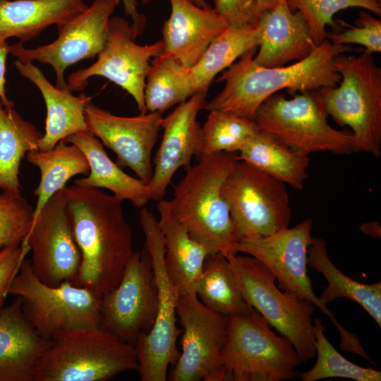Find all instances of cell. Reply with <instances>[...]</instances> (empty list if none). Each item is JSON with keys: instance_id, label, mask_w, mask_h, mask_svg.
<instances>
[{"instance_id": "obj_1", "label": "cell", "mask_w": 381, "mask_h": 381, "mask_svg": "<svg viewBox=\"0 0 381 381\" xmlns=\"http://www.w3.org/2000/svg\"><path fill=\"white\" fill-rule=\"evenodd\" d=\"M80 264L73 284L102 297L119 283L133 250L132 230L122 200L74 184L64 188Z\"/></svg>"}, {"instance_id": "obj_2", "label": "cell", "mask_w": 381, "mask_h": 381, "mask_svg": "<svg viewBox=\"0 0 381 381\" xmlns=\"http://www.w3.org/2000/svg\"><path fill=\"white\" fill-rule=\"evenodd\" d=\"M257 47L250 49L222 71L217 81L224 82L222 90L203 109L229 112L254 121L258 109L271 95L286 90L297 93L335 87L340 80L334 58L353 49L349 45H336L327 39L318 44L306 58L281 67H262L253 57Z\"/></svg>"}, {"instance_id": "obj_3", "label": "cell", "mask_w": 381, "mask_h": 381, "mask_svg": "<svg viewBox=\"0 0 381 381\" xmlns=\"http://www.w3.org/2000/svg\"><path fill=\"white\" fill-rule=\"evenodd\" d=\"M198 159L185 169L168 201L175 218L209 255L221 253L227 258L236 254L237 240L222 186L237 155L217 152Z\"/></svg>"}, {"instance_id": "obj_4", "label": "cell", "mask_w": 381, "mask_h": 381, "mask_svg": "<svg viewBox=\"0 0 381 381\" xmlns=\"http://www.w3.org/2000/svg\"><path fill=\"white\" fill-rule=\"evenodd\" d=\"M134 346L100 327L71 329L51 339L34 381H107L137 370Z\"/></svg>"}, {"instance_id": "obj_5", "label": "cell", "mask_w": 381, "mask_h": 381, "mask_svg": "<svg viewBox=\"0 0 381 381\" xmlns=\"http://www.w3.org/2000/svg\"><path fill=\"white\" fill-rule=\"evenodd\" d=\"M254 308L230 318L227 341L209 381H282L294 379L302 361L289 339L276 334Z\"/></svg>"}, {"instance_id": "obj_6", "label": "cell", "mask_w": 381, "mask_h": 381, "mask_svg": "<svg viewBox=\"0 0 381 381\" xmlns=\"http://www.w3.org/2000/svg\"><path fill=\"white\" fill-rule=\"evenodd\" d=\"M339 85L319 89L328 116L349 126L357 152L381 154V68L373 54L342 53L334 58Z\"/></svg>"}, {"instance_id": "obj_7", "label": "cell", "mask_w": 381, "mask_h": 381, "mask_svg": "<svg viewBox=\"0 0 381 381\" xmlns=\"http://www.w3.org/2000/svg\"><path fill=\"white\" fill-rule=\"evenodd\" d=\"M328 116L317 90L297 93L291 99L282 93L271 95L258 109L254 121L260 131L303 155L357 152L351 132L334 128Z\"/></svg>"}, {"instance_id": "obj_8", "label": "cell", "mask_w": 381, "mask_h": 381, "mask_svg": "<svg viewBox=\"0 0 381 381\" xmlns=\"http://www.w3.org/2000/svg\"><path fill=\"white\" fill-rule=\"evenodd\" d=\"M8 294L20 298L25 317L47 339L71 329L99 327L102 298L71 282L56 286L44 284L25 258L11 283Z\"/></svg>"}, {"instance_id": "obj_9", "label": "cell", "mask_w": 381, "mask_h": 381, "mask_svg": "<svg viewBox=\"0 0 381 381\" xmlns=\"http://www.w3.org/2000/svg\"><path fill=\"white\" fill-rule=\"evenodd\" d=\"M227 258L248 305L290 340L302 363L314 358L315 306L279 289L274 276L255 258L236 253Z\"/></svg>"}, {"instance_id": "obj_10", "label": "cell", "mask_w": 381, "mask_h": 381, "mask_svg": "<svg viewBox=\"0 0 381 381\" xmlns=\"http://www.w3.org/2000/svg\"><path fill=\"white\" fill-rule=\"evenodd\" d=\"M140 222L149 253L158 294L154 325L149 333L138 337L135 348L142 381H165L168 368L177 360L176 344L182 329L176 325L179 290L172 283L165 264L164 238L158 219L145 207L140 210Z\"/></svg>"}, {"instance_id": "obj_11", "label": "cell", "mask_w": 381, "mask_h": 381, "mask_svg": "<svg viewBox=\"0 0 381 381\" xmlns=\"http://www.w3.org/2000/svg\"><path fill=\"white\" fill-rule=\"evenodd\" d=\"M237 242L289 227L291 210L286 184L236 159L222 186Z\"/></svg>"}, {"instance_id": "obj_12", "label": "cell", "mask_w": 381, "mask_h": 381, "mask_svg": "<svg viewBox=\"0 0 381 381\" xmlns=\"http://www.w3.org/2000/svg\"><path fill=\"white\" fill-rule=\"evenodd\" d=\"M312 226V219H306L294 227L265 237L240 240L234 250L236 253L248 255L260 261L274 276L282 290L318 308L337 328L341 348L351 349L358 344L359 337L346 330L327 304L315 295L308 275V250L313 240Z\"/></svg>"}, {"instance_id": "obj_13", "label": "cell", "mask_w": 381, "mask_h": 381, "mask_svg": "<svg viewBox=\"0 0 381 381\" xmlns=\"http://www.w3.org/2000/svg\"><path fill=\"white\" fill-rule=\"evenodd\" d=\"M135 35L131 24L124 18L111 17L106 43L91 66L71 73L68 87L80 91L93 76L104 77L125 90L135 100L140 114L147 113L144 90L150 61L164 53L159 40L148 45L135 42Z\"/></svg>"}, {"instance_id": "obj_14", "label": "cell", "mask_w": 381, "mask_h": 381, "mask_svg": "<svg viewBox=\"0 0 381 381\" xmlns=\"http://www.w3.org/2000/svg\"><path fill=\"white\" fill-rule=\"evenodd\" d=\"M158 294L147 250L133 251L117 286L101 299L99 327L135 346L150 332L157 312Z\"/></svg>"}, {"instance_id": "obj_15", "label": "cell", "mask_w": 381, "mask_h": 381, "mask_svg": "<svg viewBox=\"0 0 381 381\" xmlns=\"http://www.w3.org/2000/svg\"><path fill=\"white\" fill-rule=\"evenodd\" d=\"M120 0H94L81 13L58 25V37L52 42L34 49L20 42L9 45V54L21 62L38 61L55 71L56 86L67 87L64 73L74 64L94 57L104 47L109 20Z\"/></svg>"}, {"instance_id": "obj_16", "label": "cell", "mask_w": 381, "mask_h": 381, "mask_svg": "<svg viewBox=\"0 0 381 381\" xmlns=\"http://www.w3.org/2000/svg\"><path fill=\"white\" fill-rule=\"evenodd\" d=\"M176 315L183 328L181 352L167 378L171 381L205 380L220 363L231 316L207 306L194 291L179 294Z\"/></svg>"}, {"instance_id": "obj_17", "label": "cell", "mask_w": 381, "mask_h": 381, "mask_svg": "<svg viewBox=\"0 0 381 381\" xmlns=\"http://www.w3.org/2000/svg\"><path fill=\"white\" fill-rule=\"evenodd\" d=\"M22 243L32 253L31 268L44 284L73 282L80 264L64 188L54 194L35 219Z\"/></svg>"}, {"instance_id": "obj_18", "label": "cell", "mask_w": 381, "mask_h": 381, "mask_svg": "<svg viewBox=\"0 0 381 381\" xmlns=\"http://www.w3.org/2000/svg\"><path fill=\"white\" fill-rule=\"evenodd\" d=\"M162 114L136 116L114 115L90 102L85 109L88 131L117 157L119 167L130 168L148 184L152 173V152L158 140Z\"/></svg>"}, {"instance_id": "obj_19", "label": "cell", "mask_w": 381, "mask_h": 381, "mask_svg": "<svg viewBox=\"0 0 381 381\" xmlns=\"http://www.w3.org/2000/svg\"><path fill=\"white\" fill-rule=\"evenodd\" d=\"M207 90L198 91L162 117L163 137L156 152L152 178L148 183L151 200L164 198L166 190L181 167L187 169L193 156L203 155L202 131L198 115L203 109Z\"/></svg>"}, {"instance_id": "obj_20", "label": "cell", "mask_w": 381, "mask_h": 381, "mask_svg": "<svg viewBox=\"0 0 381 381\" xmlns=\"http://www.w3.org/2000/svg\"><path fill=\"white\" fill-rule=\"evenodd\" d=\"M169 1L171 13L162 29L163 54L190 68L228 24L211 7H200L192 0Z\"/></svg>"}, {"instance_id": "obj_21", "label": "cell", "mask_w": 381, "mask_h": 381, "mask_svg": "<svg viewBox=\"0 0 381 381\" xmlns=\"http://www.w3.org/2000/svg\"><path fill=\"white\" fill-rule=\"evenodd\" d=\"M260 39L253 60L262 67L286 66L301 61L316 48L308 24L298 11H292L286 0H279L272 9L263 12L258 25Z\"/></svg>"}, {"instance_id": "obj_22", "label": "cell", "mask_w": 381, "mask_h": 381, "mask_svg": "<svg viewBox=\"0 0 381 381\" xmlns=\"http://www.w3.org/2000/svg\"><path fill=\"white\" fill-rule=\"evenodd\" d=\"M50 340L25 317L19 297L0 310V381H34L35 364Z\"/></svg>"}, {"instance_id": "obj_23", "label": "cell", "mask_w": 381, "mask_h": 381, "mask_svg": "<svg viewBox=\"0 0 381 381\" xmlns=\"http://www.w3.org/2000/svg\"><path fill=\"white\" fill-rule=\"evenodd\" d=\"M14 65L23 77L40 90L45 102V132L39 140V150H51L71 135L89 131L85 109L91 102V97L84 93L75 96L68 86H54L32 62L16 60Z\"/></svg>"}, {"instance_id": "obj_24", "label": "cell", "mask_w": 381, "mask_h": 381, "mask_svg": "<svg viewBox=\"0 0 381 381\" xmlns=\"http://www.w3.org/2000/svg\"><path fill=\"white\" fill-rule=\"evenodd\" d=\"M61 141L76 145L89 162L88 174L75 180L74 184L107 189L121 200H129L140 209L151 200L148 184L124 172L109 158L102 143L90 131L71 135Z\"/></svg>"}, {"instance_id": "obj_25", "label": "cell", "mask_w": 381, "mask_h": 381, "mask_svg": "<svg viewBox=\"0 0 381 381\" xmlns=\"http://www.w3.org/2000/svg\"><path fill=\"white\" fill-rule=\"evenodd\" d=\"M87 8L83 0H0V42L30 40Z\"/></svg>"}, {"instance_id": "obj_26", "label": "cell", "mask_w": 381, "mask_h": 381, "mask_svg": "<svg viewBox=\"0 0 381 381\" xmlns=\"http://www.w3.org/2000/svg\"><path fill=\"white\" fill-rule=\"evenodd\" d=\"M159 226L164 238L167 272L180 292L194 291V285L209 253L175 218L169 201L157 202Z\"/></svg>"}, {"instance_id": "obj_27", "label": "cell", "mask_w": 381, "mask_h": 381, "mask_svg": "<svg viewBox=\"0 0 381 381\" xmlns=\"http://www.w3.org/2000/svg\"><path fill=\"white\" fill-rule=\"evenodd\" d=\"M42 133L25 120L14 106H6L0 98V188L3 193L20 196L21 160L30 151L38 150Z\"/></svg>"}, {"instance_id": "obj_28", "label": "cell", "mask_w": 381, "mask_h": 381, "mask_svg": "<svg viewBox=\"0 0 381 381\" xmlns=\"http://www.w3.org/2000/svg\"><path fill=\"white\" fill-rule=\"evenodd\" d=\"M308 265L321 273L327 282L319 298L325 304L338 298L355 301L381 327V282L363 284L342 273L330 260L326 242L313 238L308 250Z\"/></svg>"}, {"instance_id": "obj_29", "label": "cell", "mask_w": 381, "mask_h": 381, "mask_svg": "<svg viewBox=\"0 0 381 381\" xmlns=\"http://www.w3.org/2000/svg\"><path fill=\"white\" fill-rule=\"evenodd\" d=\"M237 159L299 190L308 176L309 156L294 151L259 129Z\"/></svg>"}, {"instance_id": "obj_30", "label": "cell", "mask_w": 381, "mask_h": 381, "mask_svg": "<svg viewBox=\"0 0 381 381\" xmlns=\"http://www.w3.org/2000/svg\"><path fill=\"white\" fill-rule=\"evenodd\" d=\"M26 158L40 171V183L34 191L37 201L32 221L52 196L64 188L69 179L79 174L87 175L90 171L85 154L76 145L63 141L51 150L30 151L26 154Z\"/></svg>"}, {"instance_id": "obj_31", "label": "cell", "mask_w": 381, "mask_h": 381, "mask_svg": "<svg viewBox=\"0 0 381 381\" xmlns=\"http://www.w3.org/2000/svg\"><path fill=\"white\" fill-rule=\"evenodd\" d=\"M258 26H227L208 46L198 61L190 68L197 91L207 90L215 76L240 56L258 47Z\"/></svg>"}, {"instance_id": "obj_32", "label": "cell", "mask_w": 381, "mask_h": 381, "mask_svg": "<svg viewBox=\"0 0 381 381\" xmlns=\"http://www.w3.org/2000/svg\"><path fill=\"white\" fill-rule=\"evenodd\" d=\"M194 292L207 306L231 317L248 315L253 309L244 298L228 258L221 253L208 255Z\"/></svg>"}, {"instance_id": "obj_33", "label": "cell", "mask_w": 381, "mask_h": 381, "mask_svg": "<svg viewBox=\"0 0 381 381\" xmlns=\"http://www.w3.org/2000/svg\"><path fill=\"white\" fill-rule=\"evenodd\" d=\"M197 92L190 68L163 54L151 60L144 90L147 112L162 114L186 102Z\"/></svg>"}, {"instance_id": "obj_34", "label": "cell", "mask_w": 381, "mask_h": 381, "mask_svg": "<svg viewBox=\"0 0 381 381\" xmlns=\"http://www.w3.org/2000/svg\"><path fill=\"white\" fill-rule=\"evenodd\" d=\"M315 355L313 368L301 375L302 381H317L326 378L342 377L356 381H380L381 372L357 365L346 359L329 341L320 319L313 320Z\"/></svg>"}, {"instance_id": "obj_35", "label": "cell", "mask_w": 381, "mask_h": 381, "mask_svg": "<svg viewBox=\"0 0 381 381\" xmlns=\"http://www.w3.org/2000/svg\"><path fill=\"white\" fill-rule=\"evenodd\" d=\"M203 155L240 152L258 131L253 120L221 111H209L202 127Z\"/></svg>"}, {"instance_id": "obj_36", "label": "cell", "mask_w": 381, "mask_h": 381, "mask_svg": "<svg viewBox=\"0 0 381 381\" xmlns=\"http://www.w3.org/2000/svg\"><path fill=\"white\" fill-rule=\"evenodd\" d=\"M292 11L305 17L316 45L326 39V27L334 23V16L349 8L358 7L381 16V4L372 0H286Z\"/></svg>"}, {"instance_id": "obj_37", "label": "cell", "mask_w": 381, "mask_h": 381, "mask_svg": "<svg viewBox=\"0 0 381 381\" xmlns=\"http://www.w3.org/2000/svg\"><path fill=\"white\" fill-rule=\"evenodd\" d=\"M33 211L22 195L0 194V250L20 244L26 238L32 223Z\"/></svg>"}, {"instance_id": "obj_38", "label": "cell", "mask_w": 381, "mask_h": 381, "mask_svg": "<svg viewBox=\"0 0 381 381\" xmlns=\"http://www.w3.org/2000/svg\"><path fill=\"white\" fill-rule=\"evenodd\" d=\"M354 23L352 25L340 19L334 20L326 39L336 45L356 44L362 45L364 50L371 54L380 53L381 20L366 11H361Z\"/></svg>"}, {"instance_id": "obj_39", "label": "cell", "mask_w": 381, "mask_h": 381, "mask_svg": "<svg viewBox=\"0 0 381 381\" xmlns=\"http://www.w3.org/2000/svg\"><path fill=\"white\" fill-rule=\"evenodd\" d=\"M214 9L229 26H258L260 15L256 0H213Z\"/></svg>"}, {"instance_id": "obj_40", "label": "cell", "mask_w": 381, "mask_h": 381, "mask_svg": "<svg viewBox=\"0 0 381 381\" xmlns=\"http://www.w3.org/2000/svg\"><path fill=\"white\" fill-rule=\"evenodd\" d=\"M29 251L28 246L22 243L0 250V310L4 307L11 283Z\"/></svg>"}, {"instance_id": "obj_41", "label": "cell", "mask_w": 381, "mask_h": 381, "mask_svg": "<svg viewBox=\"0 0 381 381\" xmlns=\"http://www.w3.org/2000/svg\"><path fill=\"white\" fill-rule=\"evenodd\" d=\"M125 13L132 18L131 26L137 36L143 33L146 25V17L138 13L137 0H122Z\"/></svg>"}, {"instance_id": "obj_42", "label": "cell", "mask_w": 381, "mask_h": 381, "mask_svg": "<svg viewBox=\"0 0 381 381\" xmlns=\"http://www.w3.org/2000/svg\"><path fill=\"white\" fill-rule=\"evenodd\" d=\"M9 54V45L0 42V98L6 106H14V103L6 95L5 84L6 61Z\"/></svg>"}, {"instance_id": "obj_43", "label": "cell", "mask_w": 381, "mask_h": 381, "mask_svg": "<svg viewBox=\"0 0 381 381\" xmlns=\"http://www.w3.org/2000/svg\"><path fill=\"white\" fill-rule=\"evenodd\" d=\"M360 230L372 237H380L381 235L380 224L375 221L362 224L360 226Z\"/></svg>"}, {"instance_id": "obj_44", "label": "cell", "mask_w": 381, "mask_h": 381, "mask_svg": "<svg viewBox=\"0 0 381 381\" xmlns=\"http://www.w3.org/2000/svg\"><path fill=\"white\" fill-rule=\"evenodd\" d=\"M279 1V0H256L260 16L263 12L274 8Z\"/></svg>"}, {"instance_id": "obj_45", "label": "cell", "mask_w": 381, "mask_h": 381, "mask_svg": "<svg viewBox=\"0 0 381 381\" xmlns=\"http://www.w3.org/2000/svg\"><path fill=\"white\" fill-rule=\"evenodd\" d=\"M142 4H145L148 2L152 1L154 0H140ZM194 4H195L197 6L202 7V8H208L210 7L205 0H192Z\"/></svg>"}, {"instance_id": "obj_46", "label": "cell", "mask_w": 381, "mask_h": 381, "mask_svg": "<svg viewBox=\"0 0 381 381\" xmlns=\"http://www.w3.org/2000/svg\"><path fill=\"white\" fill-rule=\"evenodd\" d=\"M372 1H374L377 2V4H381V0H372Z\"/></svg>"}]
</instances>
